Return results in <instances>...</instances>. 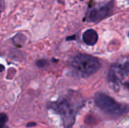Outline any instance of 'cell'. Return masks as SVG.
Here are the masks:
<instances>
[{
    "label": "cell",
    "instance_id": "1",
    "mask_svg": "<svg viewBox=\"0 0 129 128\" xmlns=\"http://www.w3.org/2000/svg\"><path fill=\"white\" fill-rule=\"evenodd\" d=\"M81 106L82 100L73 94L50 103L48 108L60 116L65 127L70 128L74 124L76 115Z\"/></svg>",
    "mask_w": 129,
    "mask_h": 128
},
{
    "label": "cell",
    "instance_id": "2",
    "mask_svg": "<svg viewBox=\"0 0 129 128\" xmlns=\"http://www.w3.org/2000/svg\"><path fill=\"white\" fill-rule=\"evenodd\" d=\"M101 68V61L89 54H79L70 62V69L79 77H88L96 73Z\"/></svg>",
    "mask_w": 129,
    "mask_h": 128
},
{
    "label": "cell",
    "instance_id": "3",
    "mask_svg": "<svg viewBox=\"0 0 129 128\" xmlns=\"http://www.w3.org/2000/svg\"><path fill=\"white\" fill-rule=\"evenodd\" d=\"M94 102L101 110L107 114L118 115L122 112V106L112 97L105 94H96L94 96Z\"/></svg>",
    "mask_w": 129,
    "mask_h": 128
},
{
    "label": "cell",
    "instance_id": "4",
    "mask_svg": "<svg viewBox=\"0 0 129 128\" xmlns=\"http://www.w3.org/2000/svg\"><path fill=\"white\" fill-rule=\"evenodd\" d=\"M113 8L114 2L113 0H111L106 5L98 8H94L90 11L87 16V20L89 22L98 23L110 17L113 14Z\"/></svg>",
    "mask_w": 129,
    "mask_h": 128
},
{
    "label": "cell",
    "instance_id": "5",
    "mask_svg": "<svg viewBox=\"0 0 129 128\" xmlns=\"http://www.w3.org/2000/svg\"><path fill=\"white\" fill-rule=\"evenodd\" d=\"M129 73V63H125L122 65H114L111 66L107 78L110 82L113 84L119 85V81L122 78H125Z\"/></svg>",
    "mask_w": 129,
    "mask_h": 128
},
{
    "label": "cell",
    "instance_id": "6",
    "mask_svg": "<svg viewBox=\"0 0 129 128\" xmlns=\"http://www.w3.org/2000/svg\"><path fill=\"white\" fill-rule=\"evenodd\" d=\"M83 41L88 45H94L98 40V35L94 29H88L82 35Z\"/></svg>",
    "mask_w": 129,
    "mask_h": 128
},
{
    "label": "cell",
    "instance_id": "7",
    "mask_svg": "<svg viewBox=\"0 0 129 128\" xmlns=\"http://www.w3.org/2000/svg\"><path fill=\"white\" fill-rule=\"evenodd\" d=\"M8 121V117L5 113H0V128H8L5 126Z\"/></svg>",
    "mask_w": 129,
    "mask_h": 128
},
{
    "label": "cell",
    "instance_id": "8",
    "mask_svg": "<svg viewBox=\"0 0 129 128\" xmlns=\"http://www.w3.org/2000/svg\"><path fill=\"white\" fill-rule=\"evenodd\" d=\"M47 64V61L45 60H40L36 62V65L39 67H44Z\"/></svg>",
    "mask_w": 129,
    "mask_h": 128
},
{
    "label": "cell",
    "instance_id": "9",
    "mask_svg": "<svg viewBox=\"0 0 129 128\" xmlns=\"http://www.w3.org/2000/svg\"><path fill=\"white\" fill-rule=\"evenodd\" d=\"M36 123H28L26 127H33V126H36Z\"/></svg>",
    "mask_w": 129,
    "mask_h": 128
},
{
    "label": "cell",
    "instance_id": "10",
    "mask_svg": "<svg viewBox=\"0 0 129 128\" xmlns=\"http://www.w3.org/2000/svg\"><path fill=\"white\" fill-rule=\"evenodd\" d=\"M4 69H5V67H4V66H2V65H0V72H2Z\"/></svg>",
    "mask_w": 129,
    "mask_h": 128
},
{
    "label": "cell",
    "instance_id": "11",
    "mask_svg": "<svg viewBox=\"0 0 129 128\" xmlns=\"http://www.w3.org/2000/svg\"><path fill=\"white\" fill-rule=\"evenodd\" d=\"M125 86H126L128 88H129V82L128 83H126V84H125Z\"/></svg>",
    "mask_w": 129,
    "mask_h": 128
},
{
    "label": "cell",
    "instance_id": "12",
    "mask_svg": "<svg viewBox=\"0 0 129 128\" xmlns=\"http://www.w3.org/2000/svg\"><path fill=\"white\" fill-rule=\"evenodd\" d=\"M128 37H129V33H128Z\"/></svg>",
    "mask_w": 129,
    "mask_h": 128
},
{
    "label": "cell",
    "instance_id": "13",
    "mask_svg": "<svg viewBox=\"0 0 129 128\" xmlns=\"http://www.w3.org/2000/svg\"><path fill=\"white\" fill-rule=\"evenodd\" d=\"M80 1H82V0H80Z\"/></svg>",
    "mask_w": 129,
    "mask_h": 128
},
{
    "label": "cell",
    "instance_id": "14",
    "mask_svg": "<svg viewBox=\"0 0 129 128\" xmlns=\"http://www.w3.org/2000/svg\"><path fill=\"white\" fill-rule=\"evenodd\" d=\"M128 1H129V0H128Z\"/></svg>",
    "mask_w": 129,
    "mask_h": 128
}]
</instances>
